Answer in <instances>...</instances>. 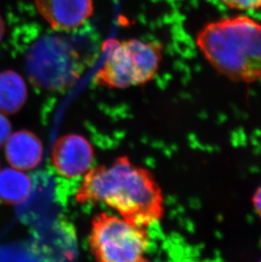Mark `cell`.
Returning a JSON list of instances; mask_svg holds the SVG:
<instances>
[{
	"instance_id": "cell-3",
	"label": "cell",
	"mask_w": 261,
	"mask_h": 262,
	"mask_svg": "<svg viewBox=\"0 0 261 262\" xmlns=\"http://www.w3.org/2000/svg\"><path fill=\"white\" fill-rule=\"evenodd\" d=\"M104 66L94 82L108 89H126L153 79L162 59V45L141 40L111 41Z\"/></svg>"
},
{
	"instance_id": "cell-7",
	"label": "cell",
	"mask_w": 261,
	"mask_h": 262,
	"mask_svg": "<svg viewBox=\"0 0 261 262\" xmlns=\"http://www.w3.org/2000/svg\"><path fill=\"white\" fill-rule=\"evenodd\" d=\"M35 4L40 15L57 31L81 27L94 11L93 0H35Z\"/></svg>"
},
{
	"instance_id": "cell-8",
	"label": "cell",
	"mask_w": 261,
	"mask_h": 262,
	"mask_svg": "<svg viewBox=\"0 0 261 262\" xmlns=\"http://www.w3.org/2000/svg\"><path fill=\"white\" fill-rule=\"evenodd\" d=\"M5 152L10 166L21 171H28L39 165L44 156V147L36 134L20 130L10 134L5 142Z\"/></svg>"
},
{
	"instance_id": "cell-9",
	"label": "cell",
	"mask_w": 261,
	"mask_h": 262,
	"mask_svg": "<svg viewBox=\"0 0 261 262\" xmlns=\"http://www.w3.org/2000/svg\"><path fill=\"white\" fill-rule=\"evenodd\" d=\"M27 99L25 81L17 72H0V112L12 115L19 112Z\"/></svg>"
},
{
	"instance_id": "cell-6",
	"label": "cell",
	"mask_w": 261,
	"mask_h": 262,
	"mask_svg": "<svg viewBox=\"0 0 261 262\" xmlns=\"http://www.w3.org/2000/svg\"><path fill=\"white\" fill-rule=\"evenodd\" d=\"M54 168L64 178H72L85 173L94 161V150L85 137L71 134L57 139L52 148Z\"/></svg>"
},
{
	"instance_id": "cell-2",
	"label": "cell",
	"mask_w": 261,
	"mask_h": 262,
	"mask_svg": "<svg viewBox=\"0 0 261 262\" xmlns=\"http://www.w3.org/2000/svg\"><path fill=\"white\" fill-rule=\"evenodd\" d=\"M200 52L220 75L232 82L261 81V23L236 15L208 23L196 37Z\"/></svg>"
},
{
	"instance_id": "cell-5",
	"label": "cell",
	"mask_w": 261,
	"mask_h": 262,
	"mask_svg": "<svg viewBox=\"0 0 261 262\" xmlns=\"http://www.w3.org/2000/svg\"><path fill=\"white\" fill-rule=\"evenodd\" d=\"M27 67L32 81L54 90L69 87L81 72L77 51L54 36L42 37L33 45L27 55Z\"/></svg>"
},
{
	"instance_id": "cell-14",
	"label": "cell",
	"mask_w": 261,
	"mask_h": 262,
	"mask_svg": "<svg viewBox=\"0 0 261 262\" xmlns=\"http://www.w3.org/2000/svg\"><path fill=\"white\" fill-rule=\"evenodd\" d=\"M4 33H5V24H4V21H3L2 18L0 16V41L2 39L3 36H4Z\"/></svg>"
},
{
	"instance_id": "cell-13",
	"label": "cell",
	"mask_w": 261,
	"mask_h": 262,
	"mask_svg": "<svg viewBox=\"0 0 261 262\" xmlns=\"http://www.w3.org/2000/svg\"><path fill=\"white\" fill-rule=\"evenodd\" d=\"M252 204L254 206V210L261 218V186H259V188H257L254 192L253 198H252Z\"/></svg>"
},
{
	"instance_id": "cell-4",
	"label": "cell",
	"mask_w": 261,
	"mask_h": 262,
	"mask_svg": "<svg viewBox=\"0 0 261 262\" xmlns=\"http://www.w3.org/2000/svg\"><path fill=\"white\" fill-rule=\"evenodd\" d=\"M149 237L144 227L100 212L92 221L89 248L98 261H146Z\"/></svg>"
},
{
	"instance_id": "cell-10",
	"label": "cell",
	"mask_w": 261,
	"mask_h": 262,
	"mask_svg": "<svg viewBox=\"0 0 261 262\" xmlns=\"http://www.w3.org/2000/svg\"><path fill=\"white\" fill-rule=\"evenodd\" d=\"M32 191V181L24 171L8 167L0 170V201L8 205H18L28 198Z\"/></svg>"
},
{
	"instance_id": "cell-1",
	"label": "cell",
	"mask_w": 261,
	"mask_h": 262,
	"mask_svg": "<svg viewBox=\"0 0 261 262\" xmlns=\"http://www.w3.org/2000/svg\"><path fill=\"white\" fill-rule=\"evenodd\" d=\"M76 201L81 205L104 204L128 223L144 228L160 222L164 215L162 191L153 174L126 156L89 171Z\"/></svg>"
},
{
	"instance_id": "cell-12",
	"label": "cell",
	"mask_w": 261,
	"mask_h": 262,
	"mask_svg": "<svg viewBox=\"0 0 261 262\" xmlns=\"http://www.w3.org/2000/svg\"><path fill=\"white\" fill-rule=\"evenodd\" d=\"M11 134V125L4 113L0 112V147L5 145V142Z\"/></svg>"
},
{
	"instance_id": "cell-11",
	"label": "cell",
	"mask_w": 261,
	"mask_h": 262,
	"mask_svg": "<svg viewBox=\"0 0 261 262\" xmlns=\"http://www.w3.org/2000/svg\"><path fill=\"white\" fill-rule=\"evenodd\" d=\"M223 5L232 10L248 11L261 9V0H221Z\"/></svg>"
}]
</instances>
